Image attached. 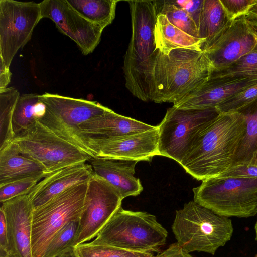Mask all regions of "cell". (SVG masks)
Listing matches in <instances>:
<instances>
[{
    "mask_svg": "<svg viewBox=\"0 0 257 257\" xmlns=\"http://www.w3.org/2000/svg\"><path fill=\"white\" fill-rule=\"evenodd\" d=\"M213 68L202 51L158 49L134 70L125 86L135 97L157 103H174L210 78Z\"/></svg>",
    "mask_w": 257,
    "mask_h": 257,
    "instance_id": "1",
    "label": "cell"
},
{
    "mask_svg": "<svg viewBox=\"0 0 257 257\" xmlns=\"http://www.w3.org/2000/svg\"><path fill=\"white\" fill-rule=\"evenodd\" d=\"M245 126L242 113H219L195 134L179 164L199 181L218 177L233 165Z\"/></svg>",
    "mask_w": 257,
    "mask_h": 257,
    "instance_id": "2",
    "label": "cell"
},
{
    "mask_svg": "<svg viewBox=\"0 0 257 257\" xmlns=\"http://www.w3.org/2000/svg\"><path fill=\"white\" fill-rule=\"evenodd\" d=\"M172 230L177 242L188 253L197 251L214 255L230 240L231 220L190 201L176 211Z\"/></svg>",
    "mask_w": 257,
    "mask_h": 257,
    "instance_id": "3",
    "label": "cell"
},
{
    "mask_svg": "<svg viewBox=\"0 0 257 257\" xmlns=\"http://www.w3.org/2000/svg\"><path fill=\"white\" fill-rule=\"evenodd\" d=\"M167 236V231L155 215L120 207L90 243L153 254L160 252Z\"/></svg>",
    "mask_w": 257,
    "mask_h": 257,
    "instance_id": "4",
    "label": "cell"
},
{
    "mask_svg": "<svg viewBox=\"0 0 257 257\" xmlns=\"http://www.w3.org/2000/svg\"><path fill=\"white\" fill-rule=\"evenodd\" d=\"M39 100L45 106V112L37 120L93 158L96 157L90 146L89 139L82 133L79 127L109 108L97 101L47 92L40 95Z\"/></svg>",
    "mask_w": 257,
    "mask_h": 257,
    "instance_id": "5",
    "label": "cell"
},
{
    "mask_svg": "<svg viewBox=\"0 0 257 257\" xmlns=\"http://www.w3.org/2000/svg\"><path fill=\"white\" fill-rule=\"evenodd\" d=\"M192 190L195 202L219 215L247 218L257 214V178L215 177Z\"/></svg>",
    "mask_w": 257,
    "mask_h": 257,
    "instance_id": "6",
    "label": "cell"
},
{
    "mask_svg": "<svg viewBox=\"0 0 257 257\" xmlns=\"http://www.w3.org/2000/svg\"><path fill=\"white\" fill-rule=\"evenodd\" d=\"M10 142L20 153L41 166L47 174L66 167L86 163L93 158L37 120Z\"/></svg>",
    "mask_w": 257,
    "mask_h": 257,
    "instance_id": "7",
    "label": "cell"
},
{
    "mask_svg": "<svg viewBox=\"0 0 257 257\" xmlns=\"http://www.w3.org/2000/svg\"><path fill=\"white\" fill-rule=\"evenodd\" d=\"M89 180L71 186L34 209L32 221L33 257H43L55 234L67 223L80 218Z\"/></svg>",
    "mask_w": 257,
    "mask_h": 257,
    "instance_id": "8",
    "label": "cell"
},
{
    "mask_svg": "<svg viewBox=\"0 0 257 257\" xmlns=\"http://www.w3.org/2000/svg\"><path fill=\"white\" fill-rule=\"evenodd\" d=\"M219 113L216 108L181 109L172 106L157 125L159 156L180 164L187 154L195 134Z\"/></svg>",
    "mask_w": 257,
    "mask_h": 257,
    "instance_id": "9",
    "label": "cell"
},
{
    "mask_svg": "<svg viewBox=\"0 0 257 257\" xmlns=\"http://www.w3.org/2000/svg\"><path fill=\"white\" fill-rule=\"evenodd\" d=\"M42 19L39 3L0 0V61L7 68Z\"/></svg>",
    "mask_w": 257,
    "mask_h": 257,
    "instance_id": "10",
    "label": "cell"
},
{
    "mask_svg": "<svg viewBox=\"0 0 257 257\" xmlns=\"http://www.w3.org/2000/svg\"><path fill=\"white\" fill-rule=\"evenodd\" d=\"M123 199L115 187L93 172L88 181L74 247L96 237L121 207Z\"/></svg>",
    "mask_w": 257,
    "mask_h": 257,
    "instance_id": "11",
    "label": "cell"
},
{
    "mask_svg": "<svg viewBox=\"0 0 257 257\" xmlns=\"http://www.w3.org/2000/svg\"><path fill=\"white\" fill-rule=\"evenodd\" d=\"M256 45L257 30L244 16L230 21L213 38L203 44L201 50L215 72L225 69Z\"/></svg>",
    "mask_w": 257,
    "mask_h": 257,
    "instance_id": "12",
    "label": "cell"
},
{
    "mask_svg": "<svg viewBox=\"0 0 257 257\" xmlns=\"http://www.w3.org/2000/svg\"><path fill=\"white\" fill-rule=\"evenodd\" d=\"M132 34L124 58L125 81L135 68L156 50L155 28L158 14L155 1H128Z\"/></svg>",
    "mask_w": 257,
    "mask_h": 257,
    "instance_id": "13",
    "label": "cell"
},
{
    "mask_svg": "<svg viewBox=\"0 0 257 257\" xmlns=\"http://www.w3.org/2000/svg\"><path fill=\"white\" fill-rule=\"evenodd\" d=\"M39 4L42 18L53 21L61 33L76 43L83 55L93 52L100 41L102 27L83 18L66 0H44Z\"/></svg>",
    "mask_w": 257,
    "mask_h": 257,
    "instance_id": "14",
    "label": "cell"
},
{
    "mask_svg": "<svg viewBox=\"0 0 257 257\" xmlns=\"http://www.w3.org/2000/svg\"><path fill=\"white\" fill-rule=\"evenodd\" d=\"M158 126L146 131L112 138H89L96 157L151 161L159 155Z\"/></svg>",
    "mask_w": 257,
    "mask_h": 257,
    "instance_id": "15",
    "label": "cell"
},
{
    "mask_svg": "<svg viewBox=\"0 0 257 257\" xmlns=\"http://www.w3.org/2000/svg\"><path fill=\"white\" fill-rule=\"evenodd\" d=\"M10 246V257H33L32 221L34 208L27 194L2 203Z\"/></svg>",
    "mask_w": 257,
    "mask_h": 257,
    "instance_id": "16",
    "label": "cell"
},
{
    "mask_svg": "<svg viewBox=\"0 0 257 257\" xmlns=\"http://www.w3.org/2000/svg\"><path fill=\"white\" fill-rule=\"evenodd\" d=\"M256 83L257 78H210L206 82L173 103V106L181 109L215 108L232 95Z\"/></svg>",
    "mask_w": 257,
    "mask_h": 257,
    "instance_id": "17",
    "label": "cell"
},
{
    "mask_svg": "<svg viewBox=\"0 0 257 257\" xmlns=\"http://www.w3.org/2000/svg\"><path fill=\"white\" fill-rule=\"evenodd\" d=\"M93 174L91 165L82 163L47 175L28 193L34 209L44 204L71 186L89 180Z\"/></svg>",
    "mask_w": 257,
    "mask_h": 257,
    "instance_id": "18",
    "label": "cell"
},
{
    "mask_svg": "<svg viewBox=\"0 0 257 257\" xmlns=\"http://www.w3.org/2000/svg\"><path fill=\"white\" fill-rule=\"evenodd\" d=\"M137 161L96 157L90 160L93 172L115 187L123 199L136 196L143 190L139 178L134 176Z\"/></svg>",
    "mask_w": 257,
    "mask_h": 257,
    "instance_id": "19",
    "label": "cell"
},
{
    "mask_svg": "<svg viewBox=\"0 0 257 257\" xmlns=\"http://www.w3.org/2000/svg\"><path fill=\"white\" fill-rule=\"evenodd\" d=\"M155 126L120 115L109 108L102 114L80 125L79 128L87 138L97 139L140 133Z\"/></svg>",
    "mask_w": 257,
    "mask_h": 257,
    "instance_id": "20",
    "label": "cell"
},
{
    "mask_svg": "<svg viewBox=\"0 0 257 257\" xmlns=\"http://www.w3.org/2000/svg\"><path fill=\"white\" fill-rule=\"evenodd\" d=\"M43 174H47L38 163L20 153L11 142L0 146V185Z\"/></svg>",
    "mask_w": 257,
    "mask_h": 257,
    "instance_id": "21",
    "label": "cell"
},
{
    "mask_svg": "<svg viewBox=\"0 0 257 257\" xmlns=\"http://www.w3.org/2000/svg\"><path fill=\"white\" fill-rule=\"evenodd\" d=\"M155 41L156 49L165 54L180 48L201 51L204 43V40L194 37L173 25L161 13L157 16Z\"/></svg>",
    "mask_w": 257,
    "mask_h": 257,
    "instance_id": "22",
    "label": "cell"
},
{
    "mask_svg": "<svg viewBox=\"0 0 257 257\" xmlns=\"http://www.w3.org/2000/svg\"><path fill=\"white\" fill-rule=\"evenodd\" d=\"M78 13L89 21L104 29L115 18L116 0H66Z\"/></svg>",
    "mask_w": 257,
    "mask_h": 257,
    "instance_id": "23",
    "label": "cell"
},
{
    "mask_svg": "<svg viewBox=\"0 0 257 257\" xmlns=\"http://www.w3.org/2000/svg\"><path fill=\"white\" fill-rule=\"evenodd\" d=\"M220 0H204L198 27L199 38L207 42L229 22Z\"/></svg>",
    "mask_w": 257,
    "mask_h": 257,
    "instance_id": "24",
    "label": "cell"
},
{
    "mask_svg": "<svg viewBox=\"0 0 257 257\" xmlns=\"http://www.w3.org/2000/svg\"><path fill=\"white\" fill-rule=\"evenodd\" d=\"M240 112L244 115L246 126L233 165H251L257 152V102Z\"/></svg>",
    "mask_w": 257,
    "mask_h": 257,
    "instance_id": "25",
    "label": "cell"
},
{
    "mask_svg": "<svg viewBox=\"0 0 257 257\" xmlns=\"http://www.w3.org/2000/svg\"><path fill=\"white\" fill-rule=\"evenodd\" d=\"M39 96L36 93L20 94L11 120L13 138L26 130L36 121L34 116L35 107L39 102Z\"/></svg>",
    "mask_w": 257,
    "mask_h": 257,
    "instance_id": "26",
    "label": "cell"
},
{
    "mask_svg": "<svg viewBox=\"0 0 257 257\" xmlns=\"http://www.w3.org/2000/svg\"><path fill=\"white\" fill-rule=\"evenodd\" d=\"M20 95L14 87L0 90V146L11 141L13 136L11 120L14 110Z\"/></svg>",
    "mask_w": 257,
    "mask_h": 257,
    "instance_id": "27",
    "label": "cell"
},
{
    "mask_svg": "<svg viewBox=\"0 0 257 257\" xmlns=\"http://www.w3.org/2000/svg\"><path fill=\"white\" fill-rule=\"evenodd\" d=\"M211 78H257V45L225 69L213 72Z\"/></svg>",
    "mask_w": 257,
    "mask_h": 257,
    "instance_id": "28",
    "label": "cell"
},
{
    "mask_svg": "<svg viewBox=\"0 0 257 257\" xmlns=\"http://www.w3.org/2000/svg\"><path fill=\"white\" fill-rule=\"evenodd\" d=\"M155 3L158 14L165 15L173 25L189 35L199 38L195 23L184 10L172 4L169 0L155 1Z\"/></svg>",
    "mask_w": 257,
    "mask_h": 257,
    "instance_id": "29",
    "label": "cell"
},
{
    "mask_svg": "<svg viewBox=\"0 0 257 257\" xmlns=\"http://www.w3.org/2000/svg\"><path fill=\"white\" fill-rule=\"evenodd\" d=\"M79 219L67 223L55 234L43 257H56L67 248L74 247L79 228Z\"/></svg>",
    "mask_w": 257,
    "mask_h": 257,
    "instance_id": "30",
    "label": "cell"
},
{
    "mask_svg": "<svg viewBox=\"0 0 257 257\" xmlns=\"http://www.w3.org/2000/svg\"><path fill=\"white\" fill-rule=\"evenodd\" d=\"M79 257H153V254L135 252L105 245L93 244L90 242L75 247Z\"/></svg>",
    "mask_w": 257,
    "mask_h": 257,
    "instance_id": "31",
    "label": "cell"
},
{
    "mask_svg": "<svg viewBox=\"0 0 257 257\" xmlns=\"http://www.w3.org/2000/svg\"><path fill=\"white\" fill-rule=\"evenodd\" d=\"M257 102V83L232 95L216 107L219 113L240 112Z\"/></svg>",
    "mask_w": 257,
    "mask_h": 257,
    "instance_id": "32",
    "label": "cell"
},
{
    "mask_svg": "<svg viewBox=\"0 0 257 257\" xmlns=\"http://www.w3.org/2000/svg\"><path fill=\"white\" fill-rule=\"evenodd\" d=\"M47 174L34 175L0 185L1 203L12 198L27 194Z\"/></svg>",
    "mask_w": 257,
    "mask_h": 257,
    "instance_id": "33",
    "label": "cell"
},
{
    "mask_svg": "<svg viewBox=\"0 0 257 257\" xmlns=\"http://www.w3.org/2000/svg\"><path fill=\"white\" fill-rule=\"evenodd\" d=\"M228 19L233 21L245 16L257 0H220Z\"/></svg>",
    "mask_w": 257,
    "mask_h": 257,
    "instance_id": "34",
    "label": "cell"
},
{
    "mask_svg": "<svg viewBox=\"0 0 257 257\" xmlns=\"http://www.w3.org/2000/svg\"><path fill=\"white\" fill-rule=\"evenodd\" d=\"M217 177L221 178L256 179L257 178V166L234 165Z\"/></svg>",
    "mask_w": 257,
    "mask_h": 257,
    "instance_id": "35",
    "label": "cell"
},
{
    "mask_svg": "<svg viewBox=\"0 0 257 257\" xmlns=\"http://www.w3.org/2000/svg\"><path fill=\"white\" fill-rule=\"evenodd\" d=\"M169 1L187 12L195 23L198 29L204 0H169Z\"/></svg>",
    "mask_w": 257,
    "mask_h": 257,
    "instance_id": "36",
    "label": "cell"
},
{
    "mask_svg": "<svg viewBox=\"0 0 257 257\" xmlns=\"http://www.w3.org/2000/svg\"><path fill=\"white\" fill-rule=\"evenodd\" d=\"M10 256V246L8 237L6 218L0 209V257Z\"/></svg>",
    "mask_w": 257,
    "mask_h": 257,
    "instance_id": "37",
    "label": "cell"
},
{
    "mask_svg": "<svg viewBox=\"0 0 257 257\" xmlns=\"http://www.w3.org/2000/svg\"><path fill=\"white\" fill-rule=\"evenodd\" d=\"M155 257H193L184 251L177 242L169 245L168 248Z\"/></svg>",
    "mask_w": 257,
    "mask_h": 257,
    "instance_id": "38",
    "label": "cell"
},
{
    "mask_svg": "<svg viewBox=\"0 0 257 257\" xmlns=\"http://www.w3.org/2000/svg\"><path fill=\"white\" fill-rule=\"evenodd\" d=\"M12 73L10 69L7 68L0 61V90L7 88L11 81Z\"/></svg>",
    "mask_w": 257,
    "mask_h": 257,
    "instance_id": "39",
    "label": "cell"
},
{
    "mask_svg": "<svg viewBox=\"0 0 257 257\" xmlns=\"http://www.w3.org/2000/svg\"><path fill=\"white\" fill-rule=\"evenodd\" d=\"M56 257H79L76 252L75 247H70Z\"/></svg>",
    "mask_w": 257,
    "mask_h": 257,
    "instance_id": "40",
    "label": "cell"
},
{
    "mask_svg": "<svg viewBox=\"0 0 257 257\" xmlns=\"http://www.w3.org/2000/svg\"><path fill=\"white\" fill-rule=\"evenodd\" d=\"M245 17L249 21L257 22V4L251 8Z\"/></svg>",
    "mask_w": 257,
    "mask_h": 257,
    "instance_id": "41",
    "label": "cell"
},
{
    "mask_svg": "<svg viewBox=\"0 0 257 257\" xmlns=\"http://www.w3.org/2000/svg\"><path fill=\"white\" fill-rule=\"evenodd\" d=\"M251 165L257 166V152L255 154V156L254 157V159H253V162H252V164Z\"/></svg>",
    "mask_w": 257,
    "mask_h": 257,
    "instance_id": "42",
    "label": "cell"
},
{
    "mask_svg": "<svg viewBox=\"0 0 257 257\" xmlns=\"http://www.w3.org/2000/svg\"><path fill=\"white\" fill-rule=\"evenodd\" d=\"M255 232V240L257 241V221L254 226Z\"/></svg>",
    "mask_w": 257,
    "mask_h": 257,
    "instance_id": "43",
    "label": "cell"
},
{
    "mask_svg": "<svg viewBox=\"0 0 257 257\" xmlns=\"http://www.w3.org/2000/svg\"><path fill=\"white\" fill-rule=\"evenodd\" d=\"M254 257H257V253H256V254L255 255V256Z\"/></svg>",
    "mask_w": 257,
    "mask_h": 257,
    "instance_id": "44",
    "label": "cell"
}]
</instances>
